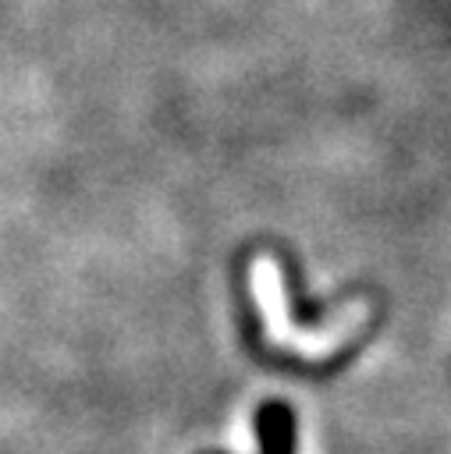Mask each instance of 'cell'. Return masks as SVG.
<instances>
[{
    "label": "cell",
    "mask_w": 451,
    "mask_h": 454,
    "mask_svg": "<svg viewBox=\"0 0 451 454\" xmlns=\"http://www.w3.org/2000/svg\"><path fill=\"white\" fill-rule=\"evenodd\" d=\"M252 294L259 301V319L266 323V337L277 344V348H291L298 355H309V358H323L330 355L334 348H341L352 333L362 330L366 316H369V305L366 301H352L344 305L330 326L323 330H313V333H302L288 312H284V294H281V273L273 266L270 255H259L252 262Z\"/></svg>",
    "instance_id": "6da1fadb"
}]
</instances>
